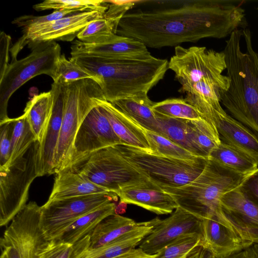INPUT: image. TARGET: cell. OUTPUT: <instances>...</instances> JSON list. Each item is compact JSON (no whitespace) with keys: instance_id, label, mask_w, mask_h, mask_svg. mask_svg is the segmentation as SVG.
<instances>
[{"instance_id":"9","label":"cell","mask_w":258,"mask_h":258,"mask_svg":"<svg viewBox=\"0 0 258 258\" xmlns=\"http://www.w3.org/2000/svg\"><path fill=\"white\" fill-rule=\"evenodd\" d=\"M39 143L34 142L23 158L0 169V226H6L27 204L29 190L37 174Z\"/></svg>"},{"instance_id":"24","label":"cell","mask_w":258,"mask_h":258,"mask_svg":"<svg viewBox=\"0 0 258 258\" xmlns=\"http://www.w3.org/2000/svg\"><path fill=\"white\" fill-rule=\"evenodd\" d=\"M109 192L76 171L64 170L56 174L48 201Z\"/></svg>"},{"instance_id":"40","label":"cell","mask_w":258,"mask_h":258,"mask_svg":"<svg viewBox=\"0 0 258 258\" xmlns=\"http://www.w3.org/2000/svg\"><path fill=\"white\" fill-rule=\"evenodd\" d=\"M72 10H54L52 13L41 16L25 15L16 18L12 24L22 28L23 35L25 37L36 30L41 26L60 19L68 15L76 13Z\"/></svg>"},{"instance_id":"45","label":"cell","mask_w":258,"mask_h":258,"mask_svg":"<svg viewBox=\"0 0 258 258\" xmlns=\"http://www.w3.org/2000/svg\"><path fill=\"white\" fill-rule=\"evenodd\" d=\"M155 254H149L143 251L140 248L132 249L115 258H153Z\"/></svg>"},{"instance_id":"19","label":"cell","mask_w":258,"mask_h":258,"mask_svg":"<svg viewBox=\"0 0 258 258\" xmlns=\"http://www.w3.org/2000/svg\"><path fill=\"white\" fill-rule=\"evenodd\" d=\"M51 89L53 93V105L48 123L38 142L36 163L38 177L53 174L54 158L62 123L63 96L61 85L53 82Z\"/></svg>"},{"instance_id":"3","label":"cell","mask_w":258,"mask_h":258,"mask_svg":"<svg viewBox=\"0 0 258 258\" xmlns=\"http://www.w3.org/2000/svg\"><path fill=\"white\" fill-rule=\"evenodd\" d=\"M70 58L97 77L105 99L110 103L148 93L168 69V60L154 56L143 60Z\"/></svg>"},{"instance_id":"43","label":"cell","mask_w":258,"mask_h":258,"mask_svg":"<svg viewBox=\"0 0 258 258\" xmlns=\"http://www.w3.org/2000/svg\"><path fill=\"white\" fill-rule=\"evenodd\" d=\"M11 38L4 32L0 33V77H1L9 65L10 46Z\"/></svg>"},{"instance_id":"30","label":"cell","mask_w":258,"mask_h":258,"mask_svg":"<svg viewBox=\"0 0 258 258\" xmlns=\"http://www.w3.org/2000/svg\"><path fill=\"white\" fill-rule=\"evenodd\" d=\"M155 114L160 125V135L197 157L207 158L191 140L188 131L187 120L169 117L156 112Z\"/></svg>"},{"instance_id":"44","label":"cell","mask_w":258,"mask_h":258,"mask_svg":"<svg viewBox=\"0 0 258 258\" xmlns=\"http://www.w3.org/2000/svg\"><path fill=\"white\" fill-rule=\"evenodd\" d=\"M224 258H258V244L249 247Z\"/></svg>"},{"instance_id":"39","label":"cell","mask_w":258,"mask_h":258,"mask_svg":"<svg viewBox=\"0 0 258 258\" xmlns=\"http://www.w3.org/2000/svg\"><path fill=\"white\" fill-rule=\"evenodd\" d=\"M86 79H93L99 84V80L96 76L72 58L67 59L63 54L60 55L57 61L56 77L53 82L66 84Z\"/></svg>"},{"instance_id":"20","label":"cell","mask_w":258,"mask_h":258,"mask_svg":"<svg viewBox=\"0 0 258 258\" xmlns=\"http://www.w3.org/2000/svg\"><path fill=\"white\" fill-rule=\"evenodd\" d=\"M220 202L231 222L253 243L258 244V205L237 187L225 194Z\"/></svg>"},{"instance_id":"37","label":"cell","mask_w":258,"mask_h":258,"mask_svg":"<svg viewBox=\"0 0 258 258\" xmlns=\"http://www.w3.org/2000/svg\"><path fill=\"white\" fill-rule=\"evenodd\" d=\"M144 130L151 148V153L187 160H196L199 157L163 136L156 133Z\"/></svg>"},{"instance_id":"11","label":"cell","mask_w":258,"mask_h":258,"mask_svg":"<svg viewBox=\"0 0 258 258\" xmlns=\"http://www.w3.org/2000/svg\"><path fill=\"white\" fill-rule=\"evenodd\" d=\"M174 54L168 62V69L175 74L181 86L188 85L203 79H213L229 85V79L222 74L226 70L225 54L203 46L175 47Z\"/></svg>"},{"instance_id":"21","label":"cell","mask_w":258,"mask_h":258,"mask_svg":"<svg viewBox=\"0 0 258 258\" xmlns=\"http://www.w3.org/2000/svg\"><path fill=\"white\" fill-rule=\"evenodd\" d=\"M120 202L141 207L157 215L171 214L179 207L174 198L158 186H138L116 194Z\"/></svg>"},{"instance_id":"26","label":"cell","mask_w":258,"mask_h":258,"mask_svg":"<svg viewBox=\"0 0 258 258\" xmlns=\"http://www.w3.org/2000/svg\"><path fill=\"white\" fill-rule=\"evenodd\" d=\"M116 207L113 202L101 206L75 220L52 240L70 244L75 243L91 234L103 219L115 214Z\"/></svg>"},{"instance_id":"41","label":"cell","mask_w":258,"mask_h":258,"mask_svg":"<svg viewBox=\"0 0 258 258\" xmlns=\"http://www.w3.org/2000/svg\"><path fill=\"white\" fill-rule=\"evenodd\" d=\"M14 124V118L0 124V169L6 167L10 158Z\"/></svg>"},{"instance_id":"7","label":"cell","mask_w":258,"mask_h":258,"mask_svg":"<svg viewBox=\"0 0 258 258\" xmlns=\"http://www.w3.org/2000/svg\"><path fill=\"white\" fill-rule=\"evenodd\" d=\"M31 52L25 57L11 61L0 77V124L11 118L8 105L14 93L27 81L45 74L54 81L61 47L56 41H47L28 45Z\"/></svg>"},{"instance_id":"4","label":"cell","mask_w":258,"mask_h":258,"mask_svg":"<svg viewBox=\"0 0 258 258\" xmlns=\"http://www.w3.org/2000/svg\"><path fill=\"white\" fill-rule=\"evenodd\" d=\"M246 176L208 158L203 172L192 181L178 187L161 188L170 194L179 207L202 218L223 212L222 196L238 187Z\"/></svg>"},{"instance_id":"34","label":"cell","mask_w":258,"mask_h":258,"mask_svg":"<svg viewBox=\"0 0 258 258\" xmlns=\"http://www.w3.org/2000/svg\"><path fill=\"white\" fill-rule=\"evenodd\" d=\"M202 246L200 234H186L162 248L153 258H194Z\"/></svg>"},{"instance_id":"46","label":"cell","mask_w":258,"mask_h":258,"mask_svg":"<svg viewBox=\"0 0 258 258\" xmlns=\"http://www.w3.org/2000/svg\"><path fill=\"white\" fill-rule=\"evenodd\" d=\"M126 208V204L120 202L118 206H116L115 209V214H118L119 213H124Z\"/></svg>"},{"instance_id":"23","label":"cell","mask_w":258,"mask_h":258,"mask_svg":"<svg viewBox=\"0 0 258 258\" xmlns=\"http://www.w3.org/2000/svg\"><path fill=\"white\" fill-rule=\"evenodd\" d=\"M159 218L140 222L133 229L96 249L88 250L81 258H115L136 248L154 229Z\"/></svg>"},{"instance_id":"31","label":"cell","mask_w":258,"mask_h":258,"mask_svg":"<svg viewBox=\"0 0 258 258\" xmlns=\"http://www.w3.org/2000/svg\"><path fill=\"white\" fill-rule=\"evenodd\" d=\"M11 154L5 169L24 157L32 145L37 141L25 114L14 118Z\"/></svg>"},{"instance_id":"47","label":"cell","mask_w":258,"mask_h":258,"mask_svg":"<svg viewBox=\"0 0 258 258\" xmlns=\"http://www.w3.org/2000/svg\"><path fill=\"white\" fill-rule=\"evenodd\" d=\"M0 258H8V256L5 252L2 251Z\"/></svg>"},{"instance_id":"27","label":"cell","mask_w":258,"mask_h":258,"mask_svg":"<svg viewBox=\"0 0 258 258\" xmlns=\"http://www.w3.org/2000/svg\"><path fill=\"white\" fill-rule=\"evenodd\" d=\"M140 223L115 213L108 216L100 222L91 233L88 250L108 244L133 229Z\"/></svg>"},{"instance_id":"42","label":"cell","mask_w":258,"mask_h":258,"mask_svg":"<svg viewBox=\"0 0 258 258\" xmlns=\"http://www.w3.org/2000/svg\"><path fill=\"white\" fill-rule=\"evenodd\" d=\"M237 188L245 197L258 205V167L247 175Z\"/></svg>"},{"instance_id":"13","label":"cell","mask_w":258,"mask_h":258,"mask_svg":"<svg viewBox=\"0 0 258 258\" xmlns=\"http://www.w3.org/2000/svg\"><path fill=\"white\" fill-rule=\"evenodd\" d=\"M120 144V139L97 104L87 115L78 130L67 170L75 171L99 150Z\"/></svg>"},{"instance_id":"15","label":"cell","mask_w":258,"mask_h":258,"mask_svg":"<svg viewBox=\"0 0 258 258\" xmlns=\"http://www.w3.org/2000/svg\"><path fill=\"white\" fill-rule=\"evenodd\" d=\"M105 12L91 11L76 12L43 25L31 34L21 37L10 48L12 60L26 45L47 41H71L90 22L103 18Z\"/></svg>"},{"instance_id":"6","label":"cell","mask_w":258,"mask_h":258,"mask_svg":"<svg viewBox=\"0 0 258 258\" xmlns=\"http://www.w3.org/2000/svg\"><path fill=\"white\" fill-rule=\"evenodd\" d=\"M95 184L116 194L138 186H158L114 147L92 154L75 171Z\"/></svg>"},{"instance_id":"5","label":"cell","mask_w":258,"mask_h":258,"mask_svg":"<svg viewBox=\"0 0 258 258\" xmlns=\"http://www.w3.org/2000/svg\"><path fill=\"white\" fill-rule=\"evenodd\" d=\"M63 96V111L60 133L53 161V174L67 170L70 165L74 140L83 120L104 99L98 83L91 79L61 84Z\"/></svg>"},{"instance_id":"12","label":"cell","mask_w":258,"mask_h":258,"mask_svg":"<svg viewBox=\"0 0 258 258\" xmlns=\"http://www.w3.org/2000/svg\"><path fill=\"white\" fill-rule=\"evenodd\" d=\"M113 192L47 201L41 206L40 226L49 241L78 218L117 200Z\"/></svg>"},{"instance_id":"18","label":"cell","mask_w":258,"mask_h":258,"mask_svg":"<svg viewBox=\"0 0 258 258\" xmlns=\"http://www.w3.org/2000/svg\"><path fill=\"white\" fill-rule=\"evenodd\" d=\"M205 120L215 126L221 141L247 153L258 163V137L229 115L220 104L210 106Z\"/></svg>"},{"instance_id":"29","label":"cell","mask_w":258,"mask_h":258,"mask_svg":"<svg viewBox=\"0 0 258 258\" xmlns=\"http://www.w3.org/2000/svg\"><path fill=\"white\" fill-rule=\"evenodd\" d=\"M53 105V93L50 89L34 96L27 102L24 110L38 142L42 139L48 123Z\"/></svg>"},{"instance_id":"28","label":"cell","mask_w":258,"mask_h":258,"mask_svg":"<svg viewBox=\"0 0 258 258\" xmlns=\"http://www.w3.org/2000/svg\"><path fill=\"white\" fill-rule=\"evenodd\" d=\"M209 159L236 173L248 175L258 167L257 161L244 152L221 141Z\"/></svg>"},{"instance_id":"35","label":"cell","mask_w":258,"mask_h":258,"mask_svg":"<svg viewBox=\"0 0 258 258\" xmlns=\"http://www.w3.org/2000/svg\"><path fill=\"white\" fill-rule=\"evenodd\" d=\"M37 11L53 9L67 10L77 12L99 11L106 12L108 4L103 0H46L33 6Z\"/></svg>"},{"instance_id":"33","label":"cell","mask_w":258,"mask_h":258,"mask_svg":"<svg viewBox=\"0 0 258 258\" xmlns=\"http://www.w3.org/2000/svg\"><path fill=\"white\" fill-rule=\"evenodd\" d=\"M119 21L103 16L88 24L78 34L77 38L86 43H101L110 41L117 35L116 30Z\"/></svg>"},{"instance_id":"8","label":"cell","mask_w":258,"mask_h":258,"mask_svg":"<svg viewBox=\"0 0 258 258\" xmlns=\"http://www.w3.org/2000/svg\"><path fill=\"white\" fill-rule=\"evenodd\" d=\"M114 146L160 188L178 187L188 184L201 174L208 161V158L203 157L196 160L179 159L126 145Z\"/></svg>"},{"instance_id":"1","label":"cell","mask_w":258,"mask_h":258,"mask_svg":"<svg viewBox=\"0 0 258 258\" xmlns=\"http://www.w3.org/2000/svg\"><path fill=\"white\" fill-rule=\"evenodd\" d=\"M148 1L152 9L128 11L120 20L116 34L153 48L176 47L205 38H224L242 25L245 16L238 1Z\"/></svg>"},{"instance_id":"36","label":"cell","mask_w":258,"mask_h":258,"mask_svg":"<svg viewBox=\"0 0 258 258\" xmlns=\"http://www.w3.org/2000/svg\"><path fill=\"white\" fill-rule=\"evenodd\" d=\"M90 234L74 244L51 240L41 251L39 258H81L89 248Z\"/></svg>"},{"instance_id":"25","label":"cell","mask_w":258,"mask_h":258,"mask_svg":"<svg viewBox=\"0 0 258 258\" xmlns=\"http://www.w3.org/2000/svg\"><path fill=\"white\" fill-rule=\"evenodd\" d=\"M155 102L142 93L117 100L111 103L144 129L160 134V128L153 106Z\"/></svg>"},{"instance_id":"22","label":"cell","mask_w":258,"mask_h":258,"mask_svg":"<svg viewBox=\"0 0 258 258\" xmlns=\"http://www.w3.org/2000/svg\"><path fill=\"white\" fill-rule=\"evenodd\" d=\"M97 104L122 144L151 151L143 127L105 99H98Z\"/></svg>"},{"instance_id":"10","label":"cell","mask_w":258,"mask_h":258,"mask_svg":"<svg viewBox=\"0 0 258 258\" xmlns=\"http://www.w3.org/2000/svg\"><path fill=\"white\" fill-rule=\"evenodd\" d=\"M41 209L31 201L13 218L0 239L8 258H39L49 241L40 226Z\"/></svg>"},{"instance_id":"32","label":"cell","mask_w":258,"mask_h":258,"mask_svg":"<svg viewBox=\"0 0 258 258\" xmlns=\"http://www.w3.org/2000/svg\"><path fill=\"white\" fill-rule=\"evenodd\" d=\"M187 124L191 140L209 158L211 152L221 143L215 126L202 118L187 120Z\"/></svg>"},{"instance_id":"14","label":"cell","mask_w":258,"mask_h":258,"mask_svg":"<svg viewBox=\"0 0 258 258\" xmlns=\"http://www.w3.org/2000/svg\"><path fill=\"white\" fill-rule=\"evenodd\" d=\"M201 219L202 245L214 258H224L254 244L229 220L224 212Z\"/></svg>"},{"instance_id":"2","label":"cell","mask_w":258,"mask_h":258,"mask_svg":"<svg viewBox=\"0 0 258 258\" xmlns=\"http://www.w3.org/2000/svg\"><path fill=\"white\" fill-rule=\"evenodd\" d=\"M223 51L230 82L221 93L220 102L258 137V53L250 30H234Z\"/></svg>"},{"instance_id":"38","label":"cell","mask_w":258,"mask_h":258,"mask_svg":"<svg viewBox=\"0 0 258 258\" xmlns=\"http://www.w3.org/2000/svg\"><path fill=\"white\" fill-rule=\"evenodd\" d=\"M154 112L167 117L186 120H195L201 118L194 106L184 99L170 98L155 103Z\"/></svg>"},{"instance_id":"16","label":"cell","mask_w":258,"mask_h":258,"mask_svg":"<svg viewBox=\"0 0 258 258\" xmlns=\"http://www.w3.org/2000/svg\"><path fill=\"white\" fill-rule=\"evenodd\" d=\"M191 233L201 235V219L179 206L168 218L159 219L139 247L147 254H155L179 237Z\"/></svg>"},{"instance_id":"17","label":"cell","mask_w":258,"mask_h":258,"mask_svg":"<svg viewBox=\"0 0 258 258\" xmlns=\"http://www.w3.org/2000/svg\"><path fill=\"white\" fill-rule=\"evenodd\" d=\"M71 57H95L113 59H147L153 56L147 47L135 39L117 36L105 42L86 43L74 41L71 47Z\"/></svg>"}]
</instances>
